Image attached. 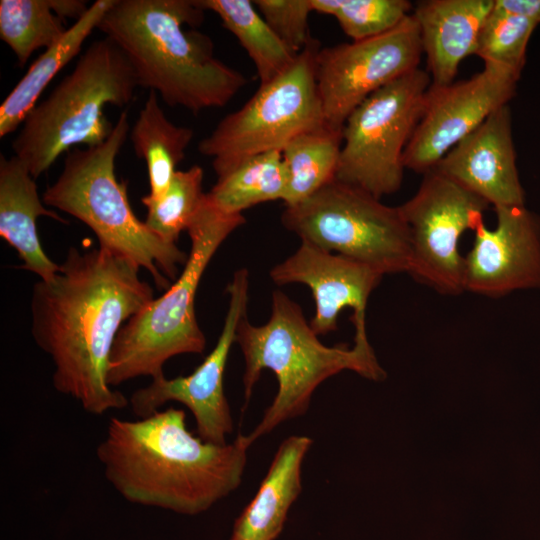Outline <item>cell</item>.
<instances>
[{
	"label": "cell",
	"mask_w": 540,
	"mask_h": 540,
	"mask_svg": "<svg viewBox=\"0 0 540 540\" xmlns=\"http://www.w3.org/2000/svg\"><path fill=\"white\" fill-rule=\"evenodd\" d=\"M140 269L102 247H70L54 277L33 286L31 334L53 362L52 384L90 414L129 405L107 373L118 332L154 299Z\"/></svg>",
	"instance_id": "obj_1"
},
{
	"label": "cell",
	"mask_w": 540,
	"mask_h": 540,
	"mask_svg": "<svg viewBox=\"0 0 540 540\" xmlns=\"http://www.w3.org/2000/svg\"><path fill=\"white\" fill-rule=\"evenodd\" d=\"M185 420V411L175 408L138 420H109L96 456L124 499L197 515L239 487L249 448L243 435L213 444L193 435Z\"/></svg>",
	"instance_id": "obj_2"
},
{
	"label": "cell",
	"mask_w": 540,
	"mask_h": 540,
	"mask_svg": "<svg viewBox=\"0 0 540 540\" xmlns=\"http://www.w3.org/2000/svg\"><path fill=\"white\" fill-rule=\"evenodd\" d=\"M204 12L199 0H115L97 29L125 54L138 87L198 114L224 107L248 83L215 56L209 36L193 29Z\"/></svg>",
	"instance_id": "obj_3"
},
{
	"label": "cell",
	"mask_w": 540,
	"mask_h": 540,
	"mask_svg": "<svg viewBox=\"0 0 540 540\" xmlns=\"http://www.w3.org/2000/svg\"><path fill=\"white\" fill-rule=\"evenodd\" d=\"M235 342L245 362L246 402L263 370H271L278 382L277 394L263 418L243 435L247 447L281 423L304 415L316 388L338 372L350 369L370 379L384 375L367 337L355 338L352 349L324 345L301 307L279 290L273 292L268 322L252 325L245 315L237 327Z\"/></svg>",
	"instance_id": "obj_4"
},
{
	"label": "cell",
	"mask_w": 540,
	"mask_h": 540,
	"mask_svg": "<svg viewBox=\"0 0 540 540\" xmlns=\"http://www.w3.org/2000/svg\"><path fill=\"white\" fill-rule=\"evenodd\" d=\"M129 130L124 110L103 143L67 152L61 174L47 187L42 200L83 222L94 232L99 247L134 262L150 273L159 290H167L168 279L176 278L179 264L185 265L188 255L136 217L128 200L127 181L116 177L115 160Z\"/></svg>",
	"instance_id": "obj_5"
},
{
	"label": "cell",
	"mask_w": 540,
	"mask_h": 540,
	"mask_svg": "<svg viewBox=\"0 0 540 540\" xmlns=\"http://www.w3.org/2000/svg\"><path fill=\"white\" fill-rule=\"evenodd\" d=\"M138 87L125 54L109 38L94 41L74 69L27 114L11 147L34 179L71 148L103 143L114 125L106 105L123 108Z\"/></svg>",
	"instance_id": "obj_6"
},
{
	"label": "cell",
	"mask_w": 540,
	"mask_h": 540,
	"mask_svg": "<svg viewBox=\"0 0 540 540\" xmlns=\"http://www.w3.org/2000/svg\"><path fill=\"white\" fill-rule=\"evenodd\" d=\"M245 223L242 214L220 210L208 197L187 232L191 249L180 276L120 329L112 347L108 384L164 375L163 366L180 354H201L206 338L195 314L196 292L210 260L224 240Z\"/></svg>",
	"instance_id": "obj_7"
},
{
	"label": "cell",
	"mask_w": 540,
	"mask_h": 540,
	"mask_svg": "<svg viewBox=\"0 0 540 540\" xmlns=\"http://www.w3.org/2000/svg\"><path fill=\"white\" fill-rule=\"evenodd\" d=\"M281 221L303 242L364 263L381 274L410 271V230L399 207L336 179L285 206Z\"/></svg>",
	"instance_id": "obj_8"
},
{
	"label": "cell",
	"mask_w": 540,
	"mask_h": 540,
	"mask_svg": "<svg viewBox=\"0 0 540 540\" xmlns=\"http://www.w3.org/2000/svg\"><path fill=\"white\" fill-rule=\"evenodd\" d=\"M320 45L313 39L294 63L203 138L199 152L212 159L217 178L243 161L281 151L298 135L326 125L315 77Z\"/></svg>",
	"instance_id": "obj_9"
},
{
	"label": "cell",
	"mask_w": 540,
	"mask_h": 540,
	"mask_svg": "<svg viewBox=\"0 0 540 540\" xmlns=\"http://www.w3.org/2000/svg\"><path fill=\"white\" fill-rule=\"evenodd\" d=\"M431 85L417 68L365 99L347 118L335 179L378 199L398 191L403 155L419 123Z\"/></svg>",
	"instance_id": "obj_10"
},
{
	"label": "cell",
	"mask_w": 540,
	"mask_h": 540,
	"mask_svg": "<svg viewBox=\"0 0 540 540\" xmlns=\"http://www.w3.org/2000/svg\"><path fill=\"white\" fill-rule=\"evenodd\" d=\"M412 243L409 273L437 292H464L459 240L483 222L489 204L445 175L430 170L416 193L398 206Z\"/></svg>",
	"instance_id": "obj_11"
},
{
	"label": "cell",
	"mask_w": 540,
	"mask_h": 540,
	"mask_svg": "<svg viewBox=\"0 0 540 540\" xmlns=\"http://www.w3.org/2000/svg\"><path fill=\"white\" fill-rule=\"evenodd\" d=\"M422 53L412 13L378 36L319 48L315 77L326 125L342 131L349 115L365 99L417 69Z\"/></svg>",
	"instance_id": "obj_12"
},
{
	"label": "cell",
	"mask_w": 540,
	"mask_h": 540,
	"mask_svg": "<svg viewBox=\"0 0 540 540\" xmlns=\"http://www.w3.org/2000/svg\"><path fill=\"white\" fill-rule=\"evenodd\" d=\"M248 290V271L239 269L227 286L229 306L214 349L190 375L172 379L162 375L133 392L129 405L136 416L145 418L167 402L176 401L193 414L199 438L217 445L227 444L233 419L224 393V371L237 327L246 315Z\"/></svg>",
	"instance_id": "obj_13"
},
{
	"label": "cell",
	"mask_w": 540,
	"mask_h": 540,
	"mask_svg": "<svg viewBox=\"0 0 540 540\" xmlns=\"http://www.w3.org/2000/svg\"><path fill=\"white\" fill-rule=\"evenodd\" d=\"M520 75L484 65L467 80L433 85L425 96L421 119L403 155L417 173L432 170L457 143L513 98Z\"/></svg>",
	"instance_id": "obj_14"
},
{
	"label": "cell",
	"mask_w": 540,
	"mask_h": 540,
	"mask_svg": "<svg viewBox=\"0 0 540 540\" xmlns=\"http://www.w3.org/2000/svg\"><path fill=\"white\" fill-rule=\"evenodd\" d=\"M497 224L484 222L464 257V291L502 297L540 288V217L524 206L495 208Z\"/></svg>",
	"instance_id": "obj_15"
},
{
	"label": "cell",
	"mask_w": 540,
	"mask_h": 540,
	"mask_svg": "<svg viewBox=\"0 0 540 540\" xmlns=\"http://www.w3.org/2000/svg\"><path fill=\"white\" fill-rule=\"evenodd\" d=\"M383 276L364 263L303 241L270 271L279 286L300 283L310 288L315 302L310 326L317 335L336 330L340 312L348 307L353 310L355 336L367 335L368 299Z\"/></svg>",
	"instance_id": "obj_16"
},
{
	"label": "cell",
	"mask_w": 540,
	"mask_h": 540,
	"mask_svg": "<svg viewBox=\"0 0 540 540\" xmlns=\"http://www.w3.org/2000/svg\"><path fill=\"white\" fill-rule=\"evenodd\" d=\"M455 181L494 208L524 206L516 166L512 116L508 105L449 150L432 169Z\"/></svg>",
	"instance_id": "obj_17"
},
{
	"label": "cell",
	"mask_w": 540,
	"mask_h": 540,
	"mask_svg": "<svg viewBox=\"0 0 540 540\" xmlns=\"http://www.w3.org/2000/svg\"><path fill=\"white\" fill-rule=\"evenodd\" d=\"M493 7L494 0H427L415 5L412 15L431 84L454 82L460 63L475 54L481 26Z\"/></svg>",
	"instance_id": "obj_18"
},
{
	"label": "cell",
	"mask_w": 540,
	"mask_h": 540,
	"mask_svg": "<svg viewBox=\"0 0 540 540\" xmlns=\"http://www.w3.org/2000/svg\"><path fill=\"white\" fill-rule=\"evenodd\" d=\"M39 197L35 179L16 156L0 157V236L13 247L23 261V269L40 280H50L59 270L43 250L37 230V218L47 216L65 220L47 209Z\"/></svg>",
	"instance_id": "obj_19"
},
{
	"label": "cell",
	"mask_w": 540,
	"mask_h": 540,
	"mask_svg": "<svg viewBox=\"0 0 540 540\" xmlns=\"http://www.w3.org/2000/svg\"><path fill=\"white\" fill-rule=\"evenodd\" d=\"M313 440L293 435L279 445L251 502L236 519L231 540H275L302 491L301 469Z\"/></svg>",
	"instance_id": "obj_20"
},
{
	"label": "cell",
	"mask_w": 540,
	"mask_h": 540,
	"mask_svg": "<svg viewBox=\"0 0 540 540\" xmlns=\"http://www.w3.org/2000/svg\"><path fill=\"white\" fill-rule=\"evenodd\" d=\"M114 1L97 0L91 4L87 12L68 27L65 35L30 65L0 106L1 138L19 128L52 79L79 54Z\"/></svg>",
	"instance_id": "obj_21"
},
{
	"label": "cell",
	"mask_w": 540,
	"mask_h": 540,
	"mask_svg": "<svg viewBox=\"0 0 540 540\" xmlns=\"http://www.w3.org/2000/svg\"><path fill=\"white\" fill-rule=\"evenodd\" d=\"M129 133L137 157L147 166L150 185L147 195L158 198L165 193L177 165L185 158L194 132L173 124L160 107L157 93L149 91Z\"/></svg>",
	"instance_id": "obj_22"
},
{
	"label": "cell",
	"mask_w": 540,
	"mask_h": 540,
	"mask_svg": "<svg viewBox=\"0 0 540 540\" xmlns=\"http://www.w3.org/2000/svg\"><path fill=\"white\" fill-rule=\"evenodd\" d=\"M201 7L216 13L246 50L255 65L260 85H265L294 63L291 52L249 0H199Z\"/></svg>",
	"instance_id": "obj_23"
},
{
	"label": "cell",
	"mask_w": 540,
	"mask_h": 540,
	"mask_svg": "<svg viewBox=\"0 0 540 540\" xmlns=\"http://www.w3.org/2000/svg\"><path fill=\"white\" fill-rule=\"evenodd\" d=\"M342 147V131L327 125L302 133L282 150L288 183L285 206L297 204L335 179Z\"/></svg>",
	"instance_id": "obj_24"
},
{
	"label": "cell",
	"mask_w": 540,
	"mask_h": 540,
	"mask_svg": "<svg viewBox=\"0 0 540 540\" xmlns=\"http://www.w3.org/2000/svg\"><path fill=\"white\" fill-rule=\"evenodd\" d=\"M288 183L281 151L253 156L217 178L207 193L228 214L242 212L260 203L284 199Z\"/></svg>",
	"instance_id": "obj_25"
},
{
	"label": "cell",
	"mask_w": 540,
	"mask_h": 540,
	"mask_svg": "<svg viewBox=\"0 0 540 540\" xmlns=\"http://www.w3.org/2000/svg\"><path fill=\"white\" fill-rule=\"evenodd\" d=\"M51 0H1L0 38L23 67L34 51L55 45L67 32Z\"/></svg>",
	"instance_id": "obj_26"
},
{
	"label": "cell",
	"mask_w": 540,
	"mask_h": 540,
	"mask_svg": "<svg viewBox=\"0 0 540 540\" xmlns=\"http://www.w3.org/2000/svg\"><path fill=\"white\" fill-rule=\"evenodd\" d=\"M203 170L194 165L177 170L167 190L158 198L145 195L141 202L147 208L145 224L162 239L176 243L182 231L189 228L205 199L202 189Z\"/></svg>",
	"instance_id": "obj_27"
},
{
	"label": "cell",
	"mask_w": 540,
	"mask_h": 540,
	"mask_svg": "<svg viewBox=\"0 0 540 540\" xmlns=\"http://www.w3.org/2000/svg\"><path fill=\"white\" fill-rule=\"evenodd\" d=\"M537 26L526 17L496 7L494 0V7L481 26L475 55L484 65L521 75L528 43Z\"/></svg>",
	"instance_id": "obj_28"
},
{
	"label": "cell",
	"mask_w": 540,
	"mask_h": 540,
	"mask_svg": "<svg viewBox=\"0 0 540 540\" xmlns=\"http://www.w3.org/2000/svg\"><path fill=\"white\" fill-rule=\"evenodd\" d=\"M311 4L314 12L335 17L352 41L395 28L412 10L407 0H311Z\"/></svg>",
	"instance_id": "obj_29"
},
{
	"label": "cell",
	"mask_w": 540,
	"mask_h": 540,
	"mask_svg": "<svg viewBox=\"0 0 540 540\" xmlns=\"http://www.w3.org/2000/svg\"><path fill=\"white\" fill-rule=\"evenodd\" d=\"M256 9L285 46L301 53L313 40L309 32L311 0H255Z\"/></svg>",
	"instance_id": "obj_30"
},
{
	"label": "cell",
	"mask_w": 540,
	"mask_h": 540,
	"mask_svg": "<svg viewBox=\"0 0 540 540\" xmlns=\"http://www.w3.org/2000/svg\"><path fill=\"white\" fill-rule=\"evenodd\" d=\"M495 6L540 24V0H495Z\"/></svg>",
	"instance_id": "obj_31"
}]
</instances>
